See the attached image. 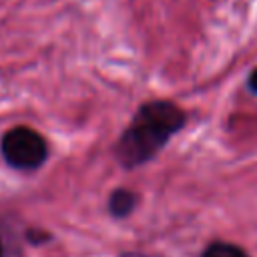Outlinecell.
Segmentation results:
<instances>
[{
	"mask_svg": "<svg viewBox=\"0 0 257 257\" xmlns=\"http://www.w3.org/2000/svg\"><path fill=\"white\" fill-rule=\"evenodd\" d=\"M185 112L171 100H151L143 104L122 131L114 155L124 169L141 167L151 161L167 141L185 126Z\"/></svg>",
	"mask_w": 257,
	"mask_h": 257,
	"instance_id": "1",
	"label": "cell"
},
{
	"mask_svg": "<svg viewBox=\"0 0 257 257\" xmlns=\"http://www.w3.org/2000/svg\"><path fill=\"white\" fill-rule=\"evenodd\" d=\"M0 151L4 161L18 171H34L48 157L46 139L38 131L24 124H18L4 133Z\"/></svg>",
	"mask_w": 257,
	"mask_h": 257,
	"instance_id": "2",
	"label": "cell"
},
{
	"mask_svg": "<svg viewBox=\"0 0 257 257\" xmlns=\"http://www.w3.org/2000/svg\"><path fill=\"white\" fill-rule=\"evenodd\" d=\"M135 205H137V197L128 189H116L108 197V211H110V215H114L118 219L131 215Z\"/></svg>",
	"mask_w": 257,
	"mask_h": 257,
	"instance_id": "3",
	"label": "cell"
},
{
	"mask_svg": "<svg viewBox=\"0 0 257 257\" xmlns=\"http://www.w3.org/2000/svg\"><path fill=\"white\" fill-rule=\"evenodd\" d=\"M201 257H249V255L239 245L225 243V241H215V243H209L205 247Z\"/></svg>",
	"mask_w": 257,
	"mask_h": 257,
	"instance_id": "4",
	"label": "cell"
},
{
	"mask_svg": "<svg viewBox=\"0 0 257 257\" xmlns=\"http://www.w3.org/2000/svg\"><path fill=\"white\" fill-rule=\"evenodd\" d=\"M249 88L253 90V92H257V68L251 72V76H249Z\"/></svg>",
	"mask_w": 257,
	"mask_h": 257,
	"instance_id": "5",
	"label": "cell"
},
{
	"mask_svg": "<svg viewBox=\"0 0 257 257\" xmlns=\"http://www.w3.org/2000/svg\"><path fill=\"white\" fill-rule=\"evenodd\" d=\"M0 257H4V245H2V241H0Z\"/></svg>",
	"mask_w": 257,
	"mask_h": 257,
	"instance_id": "6",
	"label": "cell"
}]
</instances>
